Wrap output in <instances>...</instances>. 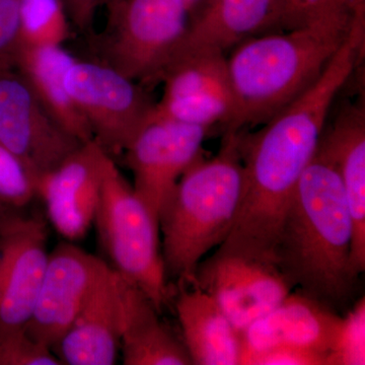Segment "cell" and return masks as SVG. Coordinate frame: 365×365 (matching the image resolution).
Returning a JSON list of instances; mask_svg holds the SVG:
<instances>
[{
    "label": "cell",
    "instance_id": "e0dca14e",
    "mask_svg": "<svg viewBox=\"0 0 365 365\" xmlns=\"http://www.w3.org/2000/svg\"><path fill=\"white\" fill-rule=\"evenodd\" d=\"M280 6L281 0H207L200 14L189 21L172 59L201 50L225 53L249 38L274 32Z\"/></svg>",
    "mask_w": 365,
    "mask_h": 365
},
{
    "label": "cell",
    "instance_id": "4316f807",
    "mask_svg": "<svg viewBox=\"0 0 365 365\" xmlns=\"http://www.w3.org/2000/svg\"><path fill=\"white\" fill-rule=\"evenodd\" d=\"M353 9L351 0H281L275 31L292 30L327 14Z\"/></svg>",
    "mask_w": 365,
    "mask_h": 365
},
{
    "label": "cell",
    "instance_id": "8992f818",
    "mask_svg": "<svg viewBox=\"0 0 365 365\" xmlns=\"http://www.w3.org/2000/svg\"><path fill=\"white\" fill-rule=\"evenodd\" d=\"M100 61L144 86L160 83L189 26L182 0H109Z\"/></svg>",
    "mask_w": 365,
    "mask_h": 365
},
{
    "label": "cell",
    "instance_id": "277c9868",
    "mask_svg": "<svg viewBox=\"0 0 365 365\" xmlns=\"http://www.w3.org/2000/svg\"><path fill=\"white\" fill-rule=\"evenodd\" d=\"M242 130H225L220 150L182 174L160 213L162 254L169 281L193 285L197 268L227 237L242 193Z\"/></svg>",
    "mask_w": 365,
    "mask_h": 365
},
{
    "label": "cell",
    "instance_id": "d4e9b609",
    "mask_svg": "<svg viewBox=\"0 0 365 365\" xmlns=\"http://www.w3.org/2000/svg\"><path fill=\"white\" fill-rule=\"evenodd\" d=\"M36 196L32 172L0 141V202L16 210L25 207Z\"/></svg>",
    "mask_w": 365,
    "mask_h": 365
},
{
    "label": "cell",
    "instance_id": "f1b7e54d",
    "mask_svg": "<svg viewBox=\"0 0 365 365\" xmlns=\"http://www.w3.org/2000/svg\"><path fill=\"white\" fill-rule=\"evenodd\" d=\"M240 365H327L326 355L311 350L274 347L245 355Z\"/></svg>",
    "mask_w": 365,
    "mask_h": 365
},
{
    "label": "cell",
    "instance_id": "d6a6232c",
    "mask_svg": "<svg viewBox=\"0 0 365 365\" xmlns=\"http://www.w3.org/2000/svg\"><path fill=\"white\" fill-rule=\"evenodd\" d=\"M353 6H364L365 0H351Z\"/></svg>",
    "mask_w": 365,
    "mask_h": 365
},
{
    "label": "cell",
    "instance_id": "4fadbf2b",
    "mask_svg": "<svg viewBox=\"0 0 365 365\" xmlns=\"http://www.w3.org/2000/svg\"><path fill=\"white\" fill-rule=\"evenodd\" d=\"M47 225L14 213L0 228V329L25 327L37 299L48 257Z\"/></svg>",
    "mask_w": 365,
    "mask_h": 365
},
{
    "label": "cell",
    "instance_id": "83f0119b",
    "mask_svg": "<svg viewBox=\"0 0 365 365\" xmlns=\"http://www.w3.org/2000/svg\"><path fill=\"white\" fill-rule=\"evenodd\" d=\"M21 0H0V71L16 68L21 47Z\"/></svg>",
    "mask_w": 365,
    "mask_h": 365
},
{
    "label": "cell",
    "instance_id": "d6986e66",
    "mask_svg": "<svg viewBox=\"0 0 365 365\" xmlns=\"http://www.w3.org/2000/svg\"><path fill=\"white\" fill-rule=\"evenodd\" d=\"M151 300L122 277L121 349L125 365H188L182 340L165 325Z\"/></svg>",
    "mask_w": 365,
    "mask_h": 365
},
{
    "label": "cell",
    "instance_id": "1f68e13d",
    "mask_svg": "<svg viewBox=\"0 0 365 365\" xmlns=\"http://www.w3.org/2000/svg\"><path fill=\"white\" fill-rule=\"evenodd\" d=\"M206 1H207V0H182L185 6L188 9L190 14L194 11V9H196V7H198L199 4H205Z\"/></svg>",
    "mask_w": 365,
    "mask_h": 365
},
{
    "label": "cell",
    "instance_id": "5b68a950",
    "mask_svg": "<svg viewBox=\"0 0 365 365\" xmlns=\"http://www.w3.org/2000/svg\"><path fill=\"white\" fill-rule=\"evenodd\" d=\"M93 223L101 246L111 261L110 267L133 283L162 312L173 292L163 265L160 222L108 153Z\"/></svg>",
    "mask_w": 365,
    "mask_h": 365
},
{
    "label": "cell",
    "instance_id": "603a6c76",
    "mask_svg": "<svg viewBox=\"0 0 365 365\" xmlns=\"http://www.w3.org/2000/svg\"><path fill=\"white\" fill-rule=\"evenodd\" d=\"M232 98L220 96H194L160 98L155 103V115L181 123L210 129L216 124L228 127L232 118Z\"/></svg>",
    "mask_w": 365,
    "mask_h": 365
},
{
    "label": "cell",
    "instance_id": "52a82bcc",
    "mask_svg": "<svg viewBox=\"0 0 365 365\" xmlns=\"http://www.w3.org/2000/svg\"><path fill=\"white\" fill-rule=\"evenodd\" d=\"M66 86L93 140L113 158L123 155L155 111L143 85L100 60L74 59Z\"/></svg>",
    "mask_w": 365,
    "mask_h": 365
},
{
    "label": "cell",
    "instance_id": "f546056e",
    "mask_svg": "<svg viewBox=\"0 0 365 365\" xmlns=\"http://www.w3.org/2000/svg\"><path fill=\"white\" fill-rule=\"evenodd\" d=\"M103 0H63L69 20L81 32H91L96 11Z\"/></svg>",
    "mask_w": 365,
    "mask_h": 365
},
{
    "label": "cell",
    "instance_id": "7402d4cb",
    "mask_svg": "<svg viewBox=\"0 0 365 365\" xmlns=\"http://www.w3.org/2000/svg\"><path fill=\"white\" fill-rule=\"evenodd\" d=\"M21 46L58 47L71 35L63 0H21Z\"/></svg>",
    "mask_w": 365,
    "mask_h": 365
},
{
    "label": "cell",
    "instance_id": "ffe728a7",
    "mask_svg": "<svg viewBox=\"0 0 365 365\" xmlns=\"http://www.w3.org/2000/svg\"><path fill=\"white\" fill-rule=\"evenodd\" d=\"M74 59L62 46H21L16 68L54 121L72 137L86 143L93 140V134L66 86V72Z\"/></svg>",
    "mask_w": 365,
    "mask_h": 365
},
{
    "label": "cell",
    "instance_id": "44dd1931",
    "mask_svg": "<svg viewBox=\"0 0 365 365\" xmlns=\"http://www.w3.org/2000/svg\"><path fill=\"white\" fill-rule=\"evenodd\" d=\"M162 98L220 96L232 98L225 53L201 50L177 55L160 76Z\"/></svg>",
    "mask_w": 365,
    "mask_h": 365
},
{
    "label": "cell",
    "instance_id": "7a4b0ae2",
    "mask_svg": "<svg viewBox=\"0 0 365 365\" xmlns=\"http://www.w3.org/2000/svg\"><path fill=\"white\" fill-rule=\"evenodd\" d=\"M352 9L292 30L257 35L227 57L232 118L227 130L264 124L316 83L351 33Z\"/></svg>",
    "mask_w": 365,
    "mask_h": 365
},
{
    "label": "cell",
    "instance_id": "3957f363",
    "mask_svg": "<svg viewBox=\"0 0 365 365\" xmlns=\"http://www.w3.org/2000/svg\"><path fill=\"white\" fill-rule=\"evenodd\" d=\"M353 222L344 188L331 160L317 150L299 184L278 235L275 260L292 287L323 304L352 292Z\"/></svg>",
    "mask_w": 365,
    "mask_h": 365
},
{
    "label": "cell",
    "instance_id": "2e32d148",
    "mask_svg": "<svg viewBox=\"0 0 365 365\" xmlns=\"http://www.w3.org/2000/svg\"><path fill=\"white\" fill-rule=\"evenodd\" d=\"M319 150L339 175L353 222L351 266L359 277L365 270V113L349 106L325 128Z\"/></svg>",
    "mask_w": 365,
    "mask_h": 365
},
{
    "label": "cell",
    "instance_id": "484cf974",
    "mask_svg": "<svg viewBox=\"0 0 365 365\" xmlns=\"http://www.w3.org/2000/svg\"><path fill=\"white\" fill-rule=\"evenodd\" d=\"M0 365H62L51 348L21 328L0 329Z\"/></svg>",
    "mask_w": 365,
    "mask_h": 365
},
{
    "label": "cell",
    "instance_id": "7c38bea8",
    "mask_svg": "<svg viewBox=\"0 0 365 365\" xmlns=\"http://www.w3.org/2000/svg\"><path fill=\"white\" fill-rule=\"evenodd\" d=\"M106 155L107 153L91 140L38 178L37 196L44 202L53 227L68 242L85 237L95 222Z\"/></svg>",
    "mask_w": 365,
    "mask_h": 365
},
{
    "label": "cell",
    "instance_id": "9c48e42d",
    "mask_svg": "<svg viewBox=\"0 0 365 365\" xmlns=\"http://www.w3.org/2000/svg\"><path fill=\"white\" fill-rule=\"evenodd\" d=\"M209 130L153 113L122 155L133 174L134 192L158 222L182 174L202 155Z\"/></svg>",
    "mask_w": 365,
    "mask_h": 365
},
{
    "label": "cell",
    "instance_id": "cb8c5ba5",
    "mask_svg": "<svg viewBox=\"0 0 365 365\" xmlns=\"http://www.w3.org/2000/svg\"><path fill=\"white\" fill-rule=\"evenodd\" d=\"M365 364V299H360L339 326L327 354V365Z\"/></svg>",
    "mask_w": 365,
    "mask_h": 365
},
{
    "label": "cell",
    "instance_id": "ba28073f",
    "mask_svg": "<svg viewBox=\"0 0 365 365\" xmlns=\"http://www.w3.org/2000/svg\"><path fill=\"white\" fill-rule=\"evenodd\" d=\"M193 285L215 300L240 334L294 290L274 262L218 248L199 264Z\"/></svg>",
    "mask_w": 365,
    "mask_h": 365
},
{
    "label": "cell",
    "instance_id": "e575fe53",
    "mask_svg": "<svg viewBox=\"0 0 365 365\" xmlns=\"http://www.w3.org/2000/svg\"><path fill=\"white\" fill-rule=\"evenodd\" d=\"M102 4H103V2H102Z\"/></svg>",
    "mask_w": 365,
    "mask_h": 365
},
{
    "label": "cell",
    "instance_id": "6da1fadb",
    "mask_svg": "<svg viewBox=\"0 0 365 365\" xmlns=\"http://www.w3.org/2000/svg\"><path fill=\"white\" fill-rule=\"evenodd\" d=\"M364 34L353 29L318 81L256 133H242V193L234 225L218 249L276 263L283 217L318 150L334 101L352 76Z\"/></svg>",
    "mask_w": 365,
    "mask_h": 365
},
{
    "label": "cell",
    "instance_id": "30bf717a",
    "mask_svg": "<svg viewBox=\"0 0 365 365\" xmlns=\"http://www.w3.org/2000/svg\"><path fill=\"white\" fill-rule=\"evenodd\" d=\"M0 141L21 158L36 182L83 144L48 114L16 68L0 71Z\"/></svg>",
    "mask_w": 365,
    "mask_h": 365
},
{
    "label": "cell",
    "instance_id": "836d02e7",
    "mask_svg": "<svg viewBox=\"0 0 365 365\" xmlns=\"http://www.w3.org/2000/svg\"><path fill=\"white\" fill-rule=\"evenodd\" d=\"M109 1V0H103V4H106V2Z\"/></svg>",
    "mask_w": 365,
    "mask_h": 365
},
{
    "label": "cell",
    "instance_id": "ac0fdd59",
    "mask_svg": "<svg viewBox=\"0 0 365 365\" xmlns=\"http://www.w3.org/2000/svg\"><path fill=\"white\" fill-rule=\"evenodd\" d=\"M179 287L175 307L192 364L239 365L241 334L215 300L196 285Z\"/></svg>",
    "mask_w": 365,
    "mask_h": 365
},
{
    "label": "cell",
    "instance_id": "4dcf8cb0",
    "mask_svg": "<svg viewBox=\"0 0 365 365\" xmlns=\"http://www.w3.org/2000/svg\"><path fill=\"white\" fill-rule=\"evenodd\" d=\"M14 213H16L14 209L9 208V206L4 205V203L0 202V228L4 227L6 220H9L11 215H14Z\"/></svg>",
    "mask_w": 365,
    "mask_h": 365
},
{
    "label": "cell",
    "instance_id": "5bb4252c",
    "mask_svg": "<svg viewBox=\"0 0 365 365\" xmlns=\"http://www.w3.org/2000/svg\"><path fill=\"white\" fill-rule=\"evenodd\" d=\"M340 321L330 307L292 290L270 313L242 331L240 359L270 348L292 347L322 353L327 362Z\"/></svg>",
    "mask_w": 365,
    "mask_h": 365
},
{
    "label": "cell",
    "instance_id": "8fae6325",
    "mask_svg": "<svg viewBox=\"0 0 365 365\" xmlns=\"http://www.w3.org/2000/svg\"><path fill=\"white\" fill-rule=\"evenodd\" d=\"M110 268L72 242L55 247L48 257L32 316L25 326L26 332L52 349Z\"/></svg>",
    "mask_w": 365,
    "mask_h": 365
},
{
    "label": "cell",
    "instance_id": "9a60e30c",
    "mask_svg": "<svg viewBox=\"0 0 365 365\" xmlns=\"http://www.w3.org/2000/svg\"><path fill=\"white\" fill-rule=\"evenodd\" d=\"M121 284L122 276L110 268L52 348L62 364H116L121 349Z\"/></svg>",
    "mask_w": 365,
    "mask_h": 365
}]
</instances>
